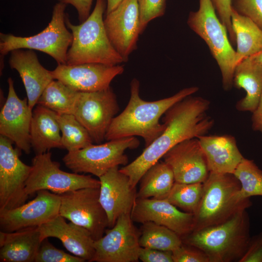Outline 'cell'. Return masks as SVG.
I'll list each match as a JSON object with an SVG mask.
<instances>
[{
  "label": "cell",
  "mask_w": 262,
  "mask_h": 262,
  "mask_svg": "<svg viewBox=\"0 0 262 262\" xmlns=\"http://www.w3.org/2000/svg\"><path fill=\"white\" fill-rule=\"evenodd\" d=\"M66 4L59 1L53 8L51 20L41 32L31 36H17L0 33V53L3 57L17 49L40 51L52 57L58 65L66 64V55L72 41V34L68 30L65 13Z\"/></svg>",
  "instance_id": "obj_7"
},
{
  "label": "cell",
  "mask_w": 262,
  "mask_h": 262,
  "mask_svg": "<svg viewBox=\"0 0 262 262\" xmlns=\"http://www.w3.org/2000/svg\"><path fill=\"white\" fill-rule=\"evenodd\" d=\"M231 7L262 30V0H231Z\"/></svg>",
  "instance_id": "obj_36"
},
{
  "label": "cell",
  "mask_w": 262,
  "mask_h": 262,
  "mask_svg": "<svg viewBox=\"0 0 262 262\" xmlns=\"http://www.w3.org/2000/svg\"><path fill=\"white\" fill-rule=\"evenodd\" d=\"M78 92L54 80L46 87L37 104L60 114H72Z\"/></svg>",
  "instance_id": "obj_29"
},
{
  "label": "cell",
  "mask_w": 262,
  "mask_h": 262,
  "mask_svg": "<svg viewBox=\"0 0 262 262\" xmlns=\"http://www.w3.org/2000/svg\"><path fill=\"white\" fill-rule=\"evenodd\" d=\"M124 70V66L121 65L86 63L58 65L51 73L54 80L78 92H94L109 87L113 79L122 74Z\"/></svg>",
  "instance_id": "obj_17"
},
{
  "label": "cell",
  "mask_w": 262,
  "mask_h": 262,
  "mask_svg": "<svg viewBox=\"0 0 262 262\" xmlns=\"http://www.w3.org/2000/svg\"><path fill=\"white\" fill-rule=\"evenodd\" d=\"M187 23L208 46L219 67L224 89L230 90L233 85L236 51L212 0H199L198 10L189 13Z\"/></svg>",
  "instance_id": "obj_6"
},
{
  "label": "cell",
  "mask_w": 262,
  "mask_h": 262,
  "mask_svg": "<svg viewBox=\"0 0 262 262\" xmlns=\"http://www.w3.org/2000/svg\"><path fill=\"white\" fill-rule=\"evenodd\" d=\"M60 128L62 148L68 152L79 150L93 144L86 129L73 114L56 113Z\"/></svg>",
  "instance_id": "obj_31"
},
{
  "label": "cell",
  "mask_w": 262,
  "mask_h": 262,
  "mask_svg": "<svg viewBox=\"0 0 262 262\" xmlns=\"http://www.w3.org/2000/svg\"><path fill=\"white\" fill-rule=\"evenodd\" d=\"M123 0H106V14L114 10Z\"/></svg>",
  "instance_id": "obj_43"
},
{
  "label": "cell",
  "mask_w": 262,
  "mask_h": 262,
  "mask_svg": "<svg viewBox=\"0 0 262 262\" xmlns=\"http://www.w3.org/2000/svg\"><path fill=\"white\" fill-rule=\"evenodd\" d=\"M203 192V183L175 181L166 199L182 211L194 214L200 202Z\"/></svg>",
  "instance_id": "obj_32"
},
{
  "label": "cell",
  "mask_w": 262,
  "mask_h": 262,
  "mask_svg": "<svg viewBox=\"0 0 262 262\" xmlns=\"http://www.w3.org/2000/svg\"><path fill=\"white\" fill-rule=\"evenodd\" d=\"M251 121L252 129L260 132L262 136V94L257 108L252 112Z\"/></svg>",
  "instance_id": "obj_42"
},
{
  "label": "cell",
  "mask_w": 262,
  "mask_h": 262,
  "mask_svg": "<svg viewBox=\"0 0 262 262\" xmlns=\"http://www.w3.org/2000/svg\"><path fill=\"white\" fill-rule=\"evenodd\" d=\"M43 240L38 227L0 231V262H33Z\"/></svg>",
  "instance_id": "obj_24"
},
{
  "label": "cell",
  "mask_w": 262,
  "mask_h": 262,
  "mask_svg": "<svg viewBox=\"0 0 262 262\" xmlns=\"http://www.w3.org/2000/svg\"><path fill=\"white\" fill-rule=\"evenodd\" d=\"M59 0V1H61L62 0Z\"/></svg>",
  "instance_id": "obj_45"
},
{
  "label": "cell",
  "mask_w": 262,
  "mask_h": 262,
  "mask_svg": "<svg viewBox=\"0 0 262 262\" xmlns=\"http://www.w3.org/2000/svg\"><path fill=\"white\" fill-rule=\"evenodd\" d=\"M233 174L240 183L243 198L262 196V171L253 160L244 158Z\"/></svg>",
  "instance_id": "obj_33"
},
{
  "label": "cell",
  "mask_w": 262,
  "mask_h": 262,
  "mask_svg": "<svg viewBox=\"0 0 262 262\" xmlns=\"http://www.w3.org/2000/svg\"><path fill=\"white\" fill-rule=\"evenodd\" d=\"M31 172L25 183L28 196L45 190L60 195L84 188L100 187L99 180L90 175L69 173L60 168L59 163L51 159L49 151L36 154L32 160Z\"/></svg>",
  "instance_id": "obj_9"
},
{
  "label": "cell",
  "mask_w": 262,
  "mask_h": 262,
  "mask_svg": "<svg viewBox=\"0 0 262 262\" xmlns=\"http://www.w3.org/2000/svg\"><path fill=\"white\" fill-rule=\"evenodd\" d=\"M239 262H262V235L251 239L249 247Z\"/></svg>",
  "instance_id": "obj_40"
},
{
  "label": "cell",
  "mask_w": 262,
  "mask_h": 262,
  "mask_svg": "<svg viewBox=\"0 0 262 262\" xmlns=\"http://www.w3.org/2000/svg\"><path fill=\"white\" fill-rule=\"evenodd\" d=\"M131 213L120 215L115 225L95 241V252L91 262H137L141 246L140 232Z\"/></svg>",
  "instance_id": "obj_13"
},
{
  "label": "cell",
  "mask_w": 262,
  "mask_h": 262,
  "mask_svg": "<svg viewBox=\"0 0 262 262\" xmlns=\"http://www.w3.org/2000/svg\"><path fill=\"white\" fill-rule=\"evenodd\" d=\"M116 97L112 88L94 92H78L73 115L86 129L94 142L100 143L118 112Z\"/></svg>",
  "instance_id": "obj_11"
},
{
  "label": "cell",
  "mask_w": 262,
  "mask_h": 262,
  "mask_svg": "<svg viewBox=\"0 0 262 262\" xmlns=\"http://www.w3.org/2000/svg\"><path fill=\"white\" fill-rule=\"evenodd\" d=\"M60 132L56 113L37 104L33 111L30 129L31 146L35 155L62 148Z\"/></svg>",
  "instance_id": "obj_25"
},
{
  "label": "cell",
  "mask_w": 262,
  "mask_h": 262,
  "mask_svg": "<svg viewBox=\"0 0 262 262\" xmlns=\"http://www.w3.org/2000/svg\"><path fill=\"white\" fill-rule=\"evenodd\" d=\"M210 102L201 97L188 96L177 102L164 115V131L142 153L120 171L127 175L133 188L151 166L178 144L206 134L213 120L207 115Z\"/></svg>",
  "instance_id": "obj_1"
},
{
  "label": "cell",
  "mask_w": 262,
  "mask_h": 262,
  "mask_svg": "<svg viewBox=\"0 0 262 262\" xmlns=\"http://www.w3.org/2000/svg\"><path fill=\"white\" fill-rule=\"evenodd\" d=\"M233 84L246 92V96L237 102L236 109L252 113L262 94V66L252 56L244 59L235 68Z\"/></svg>",
  "instance_id": "obj_26"
},
{
  "label": "cell",
  "mask_w": 262,
  "mask_h": 262,
  "mask_svg": "<svg viewBox=\"0 0 262 262\" xmlns=\"http://www.w3.org/2000/svg\"><path fill=\"white\" fill-rule=\"evenodd\" d=\"M197 86L182 89L174 95L158 100L148 101L140 96V82L133 79L130 84V98L125 109L115 116L105 135L109 141L122 138L140 136L145 147L150 145L165 128L160 118L173 105L198 91Z\"/></svg>",
  "instance_id": "obj_2"
},
{
  "label": "cell",
  "mask_w": 262,
  "mask_h": 262,
  "mask_svg": "<svg viewBox=\"0 0 262 262\" xmlns=\"http://www.w3.org/2000/svg\"><path fill=\"white\" fill-rule=\"evenodd\" d=\"M139 144V140L134 136L111 140L98 145L93 144L68 152L63 161L74 173H90L99 178L113 167L127 164L128 158L125 151L136 148Z\"/></svg>",
  "instance_id": "obj_8"
},
{
  "label": "cell",
  "mask_w": 262,
  "mask_h": 262,
  "mask_svg": "<svg viewBox=\"0 0 262 262\" xmlns=\"http://www.w3.org/2000/svg\"><path fill=\"white\" fill-rule=\"evenodd\" d=\"M181 239L203 251L210 262H239L251 241L248 214L240 212L223 223L193 231Z\"/></svg>",
  "instance_id": "obj_4"
},
{
  "label": "cell",
  "mask_w": 262,
  "mask_h": 262,
  "mask_svg": "<svg viewBox=\"0 0 262 262\" xmlns=\"http://www.w3.org/2000/svg\"><path fill=\"white\" fill-rule=\"evenodd\" d=\"M240 190V183L233 174L210 172L194 214L193 231L223 223L251 206L249 198H243Z\"/></svg>",
  "instance_id": "obj_5"
},
{
  "label": "cell",
  "mask_w": 262,
  "mask_h": 262,
  "mask_svg": "<svg viewBox=\"0 0 262 262\" xmlns=\"http://www.w3.org/2000/svg\"><path fill=\"white\" fill-rule=\"evenodd\" d=\"M137 198L166 199L175 182L172 170L164 161H159L144 174L140 181Z\"/></svg>",
  "instance_id": "obj_28"
},
{
  "label": "cell",
  "mask_w": 262,
  "mask_h": 262,
  "mask_svg": "<svg viewBox=\"0 0 262 262\" xmlns=\"http://www.w3.org/2000/svg\"><path fill=\"white\" fill-rule=\"evenodd\" d=\"M162 158L172 170L176 182L203 183L209 175L207 160L197 138L178 144Z\"/></svg>",
  "instance_id": "obj_19"
},
{
  "label": "cell",
  "mask_w": 262,
  "mask_h": 262,
  "mask_svg": "<svg viewBox=\"0 0 262 262\" xmlns=\"http://www.w3.org/2000/svg\"><path fill=\"white\" fill-rule=\"evenodd\" d=\"M174 262H210L206 254L200 249L184 243L172 251Z\"/></svg>",
  "instance_id": "obj_37"
},
{
  "label": "cell",
  "mask_w": 262,
  "mask_h": 262,
  "mask_svg": "<svg viewBox=\"0 0 262 262\" xmlns=\"http://www.w3.org/2000/svg\"><path fill=\"white\" fill-rule=\"evenodd\" d=\"M118 167L111 168L99 178V200L107 216L108 228H112L122 214L131 213L137 198L136 188Z\"/></svg>",
  "instance_id": "obj_20"
},
{
  "label": "cell",
  "mask_w": 262,
  "mask_h": 262,
  "mask_svg": "<svg viewBox=\"0 0 262 262\" xmlns=\"http://www.w3.org/2000/svg\"><path fill=\"white\" fill-rule=\"evenodd\" d=\"M9 64L19 73L26 90L29 105L33 110L43 91L54 80L51 71L42 66L36 54L32 49L12 51Z\"/></svg>",
  "instance_id": "obj_22"
},
{
  "label": "cell",
  "mask_w": 262,
  "mask_h": 262,
  "mask_svg": "<svg viewBox=\"0 0 262 262\" xmlns=\"http://www.w3.org/2000/svg\"><path fill=\"white\" fill-rule=\"evenodd\" d=\"M131 216L134 222H152L168 228L181 237L194 229V214L179 210L166 199L136 198Z\"/></svg>",
  "instance_id": "obj_18"
},
{
  "label": "cell",
  "mask_w": 262,
  "mask_h": 262,
  "mask_svg": "<svg viewBox=\"0 0 262 262\" xmlns=\"http://www.w3.org/2000/svg\"><path fill=\"white\" fill-rule=\"evenodd\" d=\"M64 218L58 214L38 227L42 240L58 238L69 252L91 262L95 252V240L91 233L82 226L71 222L66 223Z\"/></svg>",
  "instance_id": "obj_21"
},
{
  "label": "cell",
  "mask_w": 262,
  "mask_h": 262,
  "mask_svg": "<svg viewBox=\"0 0 262 262\" xmlns=\"http://www.w3.org/2000/svg\"><path fill=\"white\" fill-rule=\"evenodd\" d=\"M36 193V197L28 203L0 212V230L11 232L39 227L59 214V195L45 190Z\"/></svg>",
  "instance_id": "obj_14"
},
{
  "label": "cell",
  "mask_w": 262,
  "mask_h": 262,
  "mask_svg": "<svg viewBox=\"0 0 262 262\" xmlns=\"http://www.w3.org/2000/svg\"><path fill=\"white\" fill-rule=\"evenodd\" d=\"M93 0H62L66 4L72 5L76 9L78 18L82 23L90 15V10Z\"/></svg>",
  "instance_id": "obj_41"
},
{
  "label": "cell",
  "mask_w": 262,
  "mask_h": 262,
  "mask_svg": "<svg viewBox=\"0 0 262 262\" xmlns=\"http://www.w3.org/2000/svg\"><path fill=\"white\" fill-rule=\"evenodd\" d=\"M212 1L219 18L227 30L231 44L236 45V38L231 20V0H212Z\"/></svg>",
  "instance_id": "obj_38"
},
{
  "label": "cell",
  "mask_w": 262,
  "mask_h": 262,
  "mask_svg": "<svg viewBox=\"0 0 262 262\" xmlns=\"http://www.w3.org/2000/svg\"><path fill=\"white\" fill-rule=\"evenodd\" d=\"M140 11L137 0H123L106 14L104 24L112 45L126 62L137 48L140 34Z\"/></svg>",
  "instance_id": "obj_15"
},
{
  "label": "cell",
  "mask_w": 262,
  "mask_h": 262,
  "mask_svg": "<svg viewBox=\"0 0 262 262\" xmlns=\"http://www.w3.org/2000/svg\"><path fill=\"white\" fill-rule=\"evenodd\" d=\"M197 138L210 172L233 174L244 158L232 135L205 134Z\"/></svg>",
  "instance_id": "obj_23"
},
{
  "label": "cell",
  "mask_w": 262,
  "mask_h": 262,
  "mask_svg": "<svg viewBox=\"0 0 262 262\" xmlns=\"http://www.w3.org/2000/svg\"><path fill=\"white\" fill-rule=\"evenodd\" d=\"M13 142L0 135V212L21 206L29 196L25 183L32 166L19 159V149Z\"/></svg>",
  "instance_id": "obj_12"
},
{
  "label": "cell",
  "mask_w": 262,
  "mask_h": 262,
  "mask_svg": "<svg viewBox=\"0 0 262 262\" xmlns=\"http://www.w3.org/2000/svg\"><path fill=\"white\" fill-rule=\"evenodd\" d=\"M167 0H137L140 11V29L142 34L152 20L165 13Z\"/></svg>",
  "instance_id": "obj_35"
},
{
  "label": "cell",
  "mask_w": 262,
  "mask_h": 262,
  "mask_svg": "<svg viewBox=\"0 0 262 262\" xmlns=\"http://www.w3.org/2000/svg\"><path fill=\"white\" fill-rule=\"evenodd\" d=\"M35 262H83L81 258L71 255L54 246L48 240L41 242Z\"/></svg>",
  "instance_id": "obj_34"
},
{
  "label": "cell",
  "mask_w": 262,
  "mask_h": 262,
  "mask_svg": "<svg viewBox=\"0 0 262 262\" xmlns=\"http://www.w3.org/2000/svg\"><path fill=\"white\" fill-rule=\"evenodd\" d=\"M8 83L7 97L0 113V134L28 154L32 148L30 129L33 110L27 98L21 99L17 96L10 77Z\"/></svg>",
  "instance_id": "obj_16"
},
{
  "label": "cell",
  "mask_w": 262,
  "mask_h": 262,
  "mask_svg": "<svg viewBox=\"0 0 262 262\" xmlns=\"http://www.w3.org/2000/svg\"><path fill=\"white\" fill-rule=\"evenodd\" d=\"M142 247L173 251L183 243L181 237L168 228L152 222L142 224L139 229Z\"/></svg>",
  "instance_id": "obj_30"
},
{
  "label": "cell",
  "mask_w": 262,
  "mask_h": 262,
  "mask_svg": "<svg viewBox=\"0 0 262 262\" xmlns=\"http://www.w3.org/2000/svg\"><path fill=\"white\" fill-rule=\"evenodd\" d=\"M106 0H96L92 12L79 25H74L66 16L67 27L71 31L72 41L66 55V65L98 63L115 66L124 63L107 36L103 14Z\"/></svg>",
  "instance_id": "obj_3"
},
{
  "label": "cell",
  "mask_w": 262,
  "mask_h": 262,
  "mask_svg": "<svg viewBox=\"0 0 262 262\" xmlns=\"http://www.w3.org/2000/svg\"><path fill=\"white\" fill-rule=\"evenodd\" d=\"M59 195L60 215L85 228L95 241L103 236L108 221L99 200V188H81Z\"/></svg>",
  "instance_id": "obj_10"
},
{
  "label": "cell",
  "mask_w": 262,
  "mask_h": 262,
  "mask_svg": "<svg viewBox=\"0 0 262 262\" xmlns=\"http://www.w3.org/2000/svg\"><path fill=\"white\" fill-rule=\"evenodd\" d=\"M231 20L236 38V66L244 59L262 51V30L251 20L233 8Z\"/></svg>",
  "instance_id": "obj_27"
},
{
  "label": "cell",
  "mask_w": 262,
  "mask_h": 262,
  "mask_svg": "<svg viewBox=\"0 0 262 262\" xmlns=\"http://www.w3.org/2000/svg\"><path fill=\"white\" fill-rule=\"evenodd\" d=\"M139 259L143 262H174L172 251L142 247Z\"/></svg>",
  "instance_id": "obj_39"
},
{
  "label": "cell",
  "mask_w": 262,
  "mask_h": 262,
  "mask_svg": "<svg viewBox=\"0 0 262 262\" xmlns=\"http://www.w3.org/2000/svg\"><path fill=\"white\" fill-rule=\"evenodd\" d=\"M252 57L262 66V51L252 56Z\"/></svg>",
  "instance_id": "obj_44"
}]
</instances>
